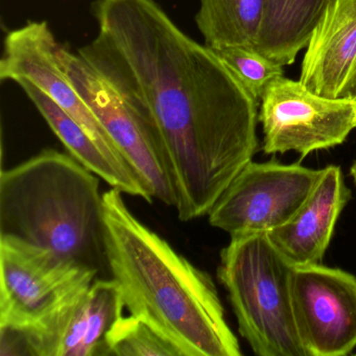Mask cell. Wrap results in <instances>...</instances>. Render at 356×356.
I'll return each mask as SVG.
<instances>
[{"label":"cell","instance_id":"obj_1","mask_svg":"<svg viewBox=\"0 0 356 356\" xmlns=\"http://www.w3.org/2000/svg\"><path fill=\"white\" fill-rule=\"evenodd\" d=\"M97 37L78 54L149 127L179 220L208 216L258 147L259 102L155 0H97Z\"/></svg>","mask_w":356,"mask_h":356},{"label":"cell","instance_id":"obj_2","mask_svg":"<svg viewBox=\"0 0 356 356\" xmlns=\"http://www.w3.org/2000/svg\"><path fill=\"white\" fill-rule=\"evenodd\" d=\"M122 195L104 193V243L124 307L182 356H241L211 277L143 225Z\"/></svg>","mask_w":356,"mask_h":356},{"label":"cell","instance_id":"obj_3","mask_svg":"<svg viewBox=\"0 0 356 356\" xmlns=\"http://www.w3.org/2000/svg\"><path fill=\"white\" fill-rule=\"evenodd\" d=\"M99 177L72 155L47 149L0 174V235L101 273L104 193Z\"/></svg>","mask_w":356,"mask_h":356},{"label":"cell","instance_id":"obj_4","mask_svg":"<svg viewBox=\"0 0 356 356\" xmlns=\"http://www.w3.org/2000/svg\"><path fill=\"white\" fill-rule=\"evenodd\" d=\"M293 266L268 233L233 235L218 276L228 291L241 337L259 356H308L293 316Z\"/></svg>","mask_w":356,"mask_h":356},{"label":"cell","instance_id":"obj_5","mask_svg":"<svg viewBox=\"0 0 356 356\" xmlns=\"http://www.w3.org/2000/svg\"><path fill=\"white\" fill-rule=\"evenodd\" d=\"M0 327L19 329L34 343L84 293L99 272L11 236L0 235Z\"/></svg>","mask_w":356,"mask_h":356},{"label":"cell","instance_id":"obj_6","mask_svg":"<svg viewBox=\"0 0 356 356\" xmlns=\"http://www.w3.org/2000/svg\"><path fill=\"white\" fill-rule=\"evenodd\" d=\"M258 120L266 154L312 152L341 145L356 129L353 99H330L312 92L300 81L273 80L260 99Z\"/></svg>","mask_w":356,"mask_h":356},{"label":"cell","instance_id":"obj_7","mask_svg":"<svg viewBox=\"0 0 356 356\" xmlns=\"http://www.w3.org/2000/svg\"><path fill=\"white\" fill-rule=\"evenodd\" d=\"M321 174L299 163L251 161L218 197L208 213L209 224L231 236L268 233L299 212Z\"/></svg>","mask_w":356,"mask_h":356},{"label":"cell","instance_id":"obj_8","mask_svg":"<svg viewBox=\"0 0 356 356\" xmlns=\"http://www.w3.org/2000/svg\"><path fill=\"white\" fill-rule=\"evenodd\" d=\"M60 60L79 95L92 110L114 147L145 183L153 199L174 206L172 182L159 145L149 127L79 54L70 53L62 47Z\"/></svg>","mask_w":356,"mask_h":356},{"label":"cell","instance_id":"obj_9","mask_svg":"<svg viewBox=\"0 0 356 356\" xmlns=\"http://www.w3.org/2000/svg\"><path fill=\"white\" fill-rule=\"evenodd\" d=\"M293 316L308 356L348 355L356 347V277L323 264L293 266Z\"/></svg>","mask_w":356,"mask_h":356},{"label":"cell","instance_id":"obj_10","mask_svg":"<svg viewBox=\"0 0 356 356\" xmlns=\"http://www.w3.org/2000/svg\"><path fill=\"white\" fill-rule=\"evenodd\" d=\"M61 47L44 22H30L8 33L0 60V78L32 83L65 110L95 140L118 151L92 110L70 82L60 60Z\"/></svg>","mask_w":356,"mask_h":356},{"label":"cell","instance_id":"obj_11","mask_svg":"<svg viewBox=\"0 0 356 356\" xmlns=\"http://www.w3.org/2000/svg\"><path fill=\"white\" fill-rule=\"evenodd\" d=\"M300 82L330 99L356 90V0H327L306 47Z\"/></svg>","mask_w":356,"mask_h":356},{"label":"cell","instance_id":"obj_12","mask_svg":"<svg viewBox=\"0 0 356 356\" xmlns=\"http://www.w3.org/2000/svg\"><path fill=\"white\" fill-rule=\"evenodd\" d=\"M124 308L118 283L95 279L37 339L34 356H106V337Z\"/></svg>","mask_w":356,"mask_h":356},{"label":"cell","instance_id":"obj_13","mask_svg":"<svg viewBox=\"0 0 356 356\" xmlns=\"http://www.w3.org/2000/svg\"><path fill=\"white\" fill-rule=\"evenodd\" d=\"M351 197L341 168H323L301 209L286 224L268 233L281 255L293 266L321 264L339 214Z\"/></svg>","mask_w":356,"mask_h":356},{"label":"cell","instance_id":"obj_14","mask_svg":"<svg viewBox=\"0 0 356 356\" xmlns=\"http://www.w3.org/2000/svg\"><path fill=\"white\" fill-rule=\"evenodd\" d=\"M16 83L36 106L39 113L72 157L112 188L126 195L143 197L149 203L153 202V197L145 183L118 151L95 140L65 110L32 83L26 80Z\"/></svg>","mask_w":356,"mask_h":356},{"label":"cell","instance_id":"obj_15","mask_svg":"<svg viewBox=\"0 0 356 356\" xmlns=\"http://www.w3.org/2000/svg\"><path fill=\"white\" fill-rule=\"evenodd\" d=\"M327 0H264L256 51L279 65L295 63L306 49Z\"/></svg>","mask_w":356,"mask_h":356},{"label":"cell","instance_id":"obj_16","mask_svg":"<svg viewBox=\"0 0 356 356\" xmlns=\"http://www.w3.org/2000/svg\"><path fill=\"white\" fill-rule=\"evenodd\" d=\"M195 15L206 47L212 51L254 47L259 37L264 0H199Z\"/></svg>","mask_w":356,"mask_h":356},{"label":"cell","instance_id":"obj_17","mask_svg":"<svg viewBox=\"0 0 356 356\" xmlns=\"http://www.w3.org/2000/svg\"><path fill=\"white\" fill-rule=\"evenodd\" d=\"M182 356L180 351L137 316H122L106 337V356Z\"/></svg>","mask_w":356,"mask_h":356},{"label":"cell","instance_id":"obj_18","mask_svg":"<svg viewBox=\"0 0 356 356\" xmlns=\"http://www.w3.org/2000/svg\"><path fill=\"white\" fill-rule=\"evenodd\" d=\"M213 51L257 102H260L264 89L273 80L284 76L283 66L254 47H232Z\"/></svg>","mask_w":356,"mask_h":356},{"label":"cell","instance_id":"obj_19","mask_svg":"<svg viewBox=\"0 0 356 356\" xmlns=\"http://www.w3.org/2000/svg\"><path fill=\"white\" fill-rule=\"evenodd\" d=\"M350 175H351L352 179H353L354 184L356 185V161L352 164L351 168H350Z\"/></svg>","mask_w":356,"mask_h":356},{"label":"cell","instance_id":"obj_20","mask_svg":"<svg viewBox=\"0 0 356 356\" xmlns=\"http://www.w3.org/2000/svg\"><path fill=\"white\" fill-rule=\"evenodd\" d=\"M352 99H353V101L355 102L356 105V90L355 92H354L353 97H352Z\"/></svg>","mask_w":356,"mask_h":356}]
</instances>
